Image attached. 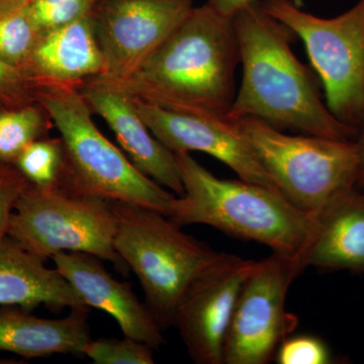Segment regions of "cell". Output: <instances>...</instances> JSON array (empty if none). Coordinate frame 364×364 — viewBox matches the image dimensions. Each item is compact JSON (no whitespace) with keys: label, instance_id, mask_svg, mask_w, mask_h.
<instances>
[{"label":"cell","instance_id":"277c9868","mask_svg":"<svg viewBox=\"0 0 364 364\" xmlns=\"http://www.w3.org/2000/svg\"><path fill=\"white\" fill-rule=\"evenodd\" d=\"M36 100L59 132L65 152L60 188L168 215L176 195L142 173L100 131L77 86H36Z\"/></svg>","mask_w":364,"mask_h":364},{"label":"cell","instance_id":"1f68e13d","mask_svg":"<svg viewBox=\"0 0 364 364\" xmlns=\"http://www.w3.org/2000/svg\"><path fill=\"white\" fill-rule=\"evenodd\" d=\"M1 105H2V104H1V102H0V107H1Z\"/></svg>","mask_w":364,"mask_h":364},{"label":"cell","instance_id":"ac0fdd59","mask_svg":"<svg viewBox=\"0 0 364 364\" xmlns=\"http://www.w3.org/2000/svg\"><path fill=\"white\" fill-rule=\"evenodd\" d=\"M305 267L364 272V191L358 186L330 203L317 218Z\"/></svg>","mask_w":364,"mask_h":364},{"label":"cell","instance_id":"8fae6325","mask_svg":"<svg viewBox=\"0 0 364 364\" xmlns=\"http://www.w3.org/2000/svg\"><path fill=\"white\" fill-rule=\"evenodd\" d=\"M257 265L233 254H220L188 287L174 326L198 364H223L228 328L242 287Z\"/></svg>","mask_w":364,"mask_h":364},{"label":"cell","instance_id":"3957f363","mask_svg":"<svg viewBox=\"0 0 364 364\" xmlns=\"http://www.w3.org/2000/svg\"><path fill=\"white\" fill-rule=\"evenodd\" d=\"M176 156L184 193L172 200L170 221L179 227L208 225L304 262L317 220L294 207L279 191L240 178H218L191 153Z\"/></svg>","mask_w":364,"mask_h":364},{"label":"cell","instance_id":"44dd1931","mask_svg":"<svg viewBox=\"0 0 364 364\" xmlns=\"http://www.w3.org/2000/svg\"><path fill=\"white\" fill-rule=\"evenodd\" d=\"M42 31L26 4L0 16V60L25 72Z\"/></svg>","mask_w":364,"mask_h":364},{"label":"cell","instance_id":"4316f807","mask_svg":"<svg viewBox=\"0 0 364 364\" xmlns=\"http://www.w3.org/2000/svg\"><path fill=\"white\" fill-rule=\"evenodd\" d=\"M257 0H207L205 4L226 16H234L242 7L248 6Z\"/></svg>","mask_w":364,"mask_h":364},{"label":"cell","instance_id":"f546056e","mask_svg":"<svg viewBox=\"0 0 364 364\" xmlns=\"http://www.w3.org/2000/svg\"><path fill=\"white\" fill-rule=\"evenodd\" d=\"M358 186H359V188H361V189H363V191H364V176L360 177V178L358 179Z\"/></svg>","mask_w":364,"mask_h":364},{"label":"cell","instance_id":"7c38bea8","mask_svg":"<svg viewBox=\"0 0 364 364\" xmlns=\"http://www.w3.org/2000/svg\"><path fill=\"white\" fill-rule=\"evenodd\" d=\"M133 98L136 111L153 135L172 152L205 153L230 167L242 181L279 191L237 119L169 111Z\"/></svg>","mask_w":364,"mask_h":364},{"label":"cell","instance_id":"83f0119b","mask_svg":"<svg viewBox=\"0 0 364 364\" xmlns=\"http://www.w3.org/2000/svg\"><path fill=\"white\" fill-rule=\"evenodd\" d=\"M356 146H358L359 160H360V172H359V177L364 176V116L360 126H359L358 135L355 138Z\"/></svg>","mask_w":364,"mask_h":364},{"label":"cell","instance_id":"5bb4252c","mask_svg":"<svg viewBox=\"0 0 364 364\" xmlns=\"http://www.w3.org/2000/svg\"><path fill=\"white\" fill-rule=\"evenodd\" d=\"M51 259L85 305L111 315L124 336L148 344L155 350L166 343L162 328L146 304L136 298L130 284L112 277L102 264L104 260L81 252H60Z\"/></svg>","mask_w":364,"mask_h":364},{"label":"cell","instance_id":"e0dca14e","mask_svg":"<svg viewBox=\"0 0 364 364\" xmlns=\"http://www.w3.org/2000/svg\"><path fill=\"white\" fill-rule=\"evenodd\" d=\"M45 262L6 237L0 244V306L31 311L41 305L56 310L86 306L56 268Z\"/></svg>","mask_w":364,"mask_h":364},{"label":"cell","instance_id":"484cf974","mask_svg":"<svg viewBox=\"0 0 364 364\" xmlns=\"http://www.w3.org/2000/svg\"><path fill=\"white\" fill-rule=\"evenodd\" d=\"M36 102V86L25 72L0 60V102L2 105L18 107Z\"/></svg>","mask_w":364,"mask_h":364},{"label":"cell","instance_id":"6da1fadb","mask_svg":"<svg viewBox=\"0 0 364 364\" xmlns=\"http://www.w3.org/2000/svg\"><path fill=\"white\" fill-rule=\"evenodd\" d=\"M242 80L228 116L255 117L279 130L354 140L358 130L340 122L323 102L313 72L291 50L296 36L260 1L233 16Z\"/></svg>","mask_w":364,"mask_h":364},{"label":"cell","instance_id":"52a82bcc","mask_svg":"<svg viewBox=\"0 0 364 364\" xmlns=\"http://www.w3.org/2000/svg\"><path fill=\"white\" fill-rule=\"evenodd\" d=\"M117 225L112 200L30 183L16 203L7 236L44 261L60 252L87 253L127 274L129 268L114 246Z\"/></svg>","mask_w":364,"mask_h":364},{"label":"cell","instance_id":"d6986e66","mask_svg":"<svg viewBox=\"0 0 364 364\" xmlns=\"http://www.w3.org/2000/svg\"><path fill=\"white\" fill-rule=\"evenodd\" d=\"M53 126L39 102L18 107H0V161L14 164L30 144L48 136Z\"/></svg>","mask_w":364,"mask_h":364},{"label":"cell","instance_id":"5b68a950","mask_svg":"<svg viewBox=\"0 0 364 364\" xmlns=\"http://www.w3.org/2000/svg\"><path fill=\"white\" fill-rule=\"evenodd\" d=\"M112 205L117 220L114 249L138 277L158 324L162 330L172 327L184 294L221 252L184 233L156 210L122 202Z\"/></svg>","mask_w":364,"mask_h":364},{"label":"cell","instance_id":"d4e9b609","mask_svg":"<svg viewBox=\"0 0 364 364\" xmlns=\"http://www.w3.org/2000/svg\"><path fill=\"white\" fill-rule=\"evenodd\" d=\"M28 186L30 182L16 165L0 161V244L9 237L11 215Z\"/></svg>","mask_w":364,"mask_h":364},{"label":"cell","instance_id":"2e32d148","mask_svg":"<svg viewBox=\"0 0 364 364\" xmlns=\"http://www.w3.org/2000/svg\"><path fill=\"white\" fill-rule=\"evenodd\" d=\"M88 308L76 306L65 318L37 317L20 306L0 308V351L28 359L55 354L83 355L90 341Z\"/></svg>","mask_w":364,"mask_h":364},{"label":"cell","instance_id":"9c48e42d","mask_svg":"<svg viewBox=\"0 0 364 364\" xmlns=\"http://www.w3.org/2000/svg\"><path fill=\"white\" fill-rule=\"evenodd\" d=\"M303 261L272 253L242 287L223 350V364H267L293 331L296 318L287 312L289 287L305 269Z\"/></svg>","mask_w":364,"mask_h":364},{"label":"cell","instance_id":"603a6c76","mask_svg":"<svg viewBox=\"0 0 364 364\" xmlns=\"http://www.w3.org/2000/svg\"><path fill=\"white\" fill-rule=\"evenodd\" d=\"M102 0H28V13L42 32L92 14Z\"/></svg>","mask_w":364,"mask_h":364},{"label":"cell","instance_id":"8992f818","mask_svg":"<svg viewBox=\"0 0 364 364\" xmlns=\"http://www.w3.org/2000/svg\"><path fill=\"white\" fill-rule=\"evenodd\" d=\"M237 121L282 196L314 219L358 186L360 160L355 139L287 135L255 117Z\"/></svg>","mask_w":364,"mask_h":364},{"label":"cell","instance_id":"ffe728a7","mask_svg":"<svg viewBox=\"0 0 364 364\" xmlns=\"http://www.w3.org/2000/svg\"><path fill=\"white\" fill-rule=\"evenodd\" d=\"M26 181L38 188L60 186L65 170L61 138L44 136L28 146L14 163Z\"/></svg>","mask_w":364,"mask_h":364},{"label":"cell","instance_id":"f1b7e54d","mask_svg":"<svg viewBox=\"0 0 364 364\" xmlns=\"http://www.w3.org/2000/svg\"><path fill=\"white\" fill-rule=\"evenodd\" d=\"M28 0H0V16L26 4Z\"/></svg>","mask_w":364,"mask_h":364},{"label":"cell","instance_id":"4dcf8cb0","mask_svg":"<svg viewBox=\"0 0 364 364\" xmlns=\"http://www.w3.org/2000/svg\"><path fill=\"white\" fill-rule=\"evenodd\" d=\"M188 1H193V0H188Z\"/></svg>","mask_w":364,"mask_h":364},{"label":"cell","instance_id":"cb8c5ba5","mask_svg":"<svg viewBox=\"0 0 364 364\" xmlns=\"http://www.w3.org/2000/svg\"><path fill=\"white\" fill-rule=\"evenodd\" d=\"M274 360L279 364H328L332 363V358L322 340L311 335H298L284 339Z\"/></svg>","mask_w":364,"mask_h":364},{"label":"cell","instance_id":"7402d4cb","mask_svg":"<svg viewBox=\"0 0 364 364\" xmlns=\"http://www.w3.org/2000/svg\"><path fill=\"white\" fill-rule=\"evenodd\" d=\"M154 351L148 344L124 336L123 339H91L83 355L95 364H153Z\"/></svg>","mask_w":364,"mask_h":364},{"label":"cell","instance_id":"7a4b0ae2","mask_svg":"<svg viewBox=\"0 0 364 364\" xmlns=\"http://www.w3.org/2000/svg\"><path fill=\"white\" fill-rule=\"evenodd\" d=\"M239 65L233 16L205 4L193 6L131 77L109 82L132 97L169 111L226 117L236 97Z\"/></svg>","mask_w":364,"mask_h":364},{"label":"cell","instance_id":"30bf717a","mask_svg":"<svg viewBox=\"0 0 364 364\" xmlns=\"http://www.w3.org/2000/svg\"><path fill=\"white\" fill-rule=\"evenodd\" d=\"M193 9L188 0H102L93 26L105 60V74L119 82L131 77Z\"/></svg>","mask_w":364,"mask_h":364},{"label":"cell","instance_id":"9a60e30c","mask_svg":"<svg viewBox=\"0 0 364 364\" xmlns=\"http://www.w3.org/2000/svg\"><path fill=\"white\" fill-rule=\"evenodd\" d=\"M25 73L33 85L79 86L105 74L92 14L41 33Z\"/></svg>","mask_w":364,"mask_h":364},{"label":"cell","instance_id":"ba28073f","mask_svg":"<svg viewBox=\"0 0 364 364\" xmlns=\"http://www.w3.org/2000/svg\"><path fill=\"white\" fill-rule=\"evenodd\" d=\"M261 4L305 45L332 114L358 131L364 116V0L331 18L306 13L293 0Z\"/></svg>","mask_w":364,"mask_h":364},{"label":"cell","instance_id":"4fadbf2b","mask_svg":"<svg viewBox=\"0 0 364 364\" xmlns=\"http://www.w3.org/2000/svg\"><path fill=\"white\" fill-rule=\"evenodd\" d=\"M77 87L93 114L102 117L114 132L136 168L174 195L183 196L176 153L153 135L136 111L133 97L100 76L87 79Z\"/></svg>","mask_w":364,"mask_h":364}]
</instances>
